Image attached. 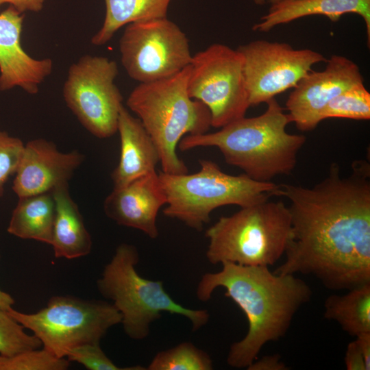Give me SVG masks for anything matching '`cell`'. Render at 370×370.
<instances>
[{
    "instance_id": "cell-1",
    "label": "cell",
    "mask_w": 370,
    "mask_h": 370,
    "mask_svg": "<svg viewBox=\"0 0 370 370\" xmlns=\"http://www.w3.org/2000/svg\"><path fill=\"white\" fill-rule=\"evenodd\" d=\"M370 167L364 160L343 177L332 163L311 188L279 184L275 196L291 203L292 236L273 271L301 273L340 291L370 283Z\"/></svg>"
},
{
    "instance_id": "cell-34",
    "label": "cell",
    "mask_w": 370,
    "mask_h": 370,
    "mask_svg": "<svg viewBox=\"0 0 370 370\" xmlns=\"http://www.w3.org/2000/svg\"><path fill=\"white\" fill-rule=\"evenodd\" d=\"M269 0H253L254 3L256 5H264L266 3H268Z\"/></svg>"
},
{
    "instance_id": "cell-35",
    "label": "cell",
    "mask_w": 370,
    "mask_h": 370,
    "mask_svg": "<svg viewBox=\"0 0 370 370\" xmlns=\"http://www.w3.org/2000/svg\"><path fill=\"white\" fill-rule=\"evenodd\" d=\"M282 1H284V0H269L268 3H269L271 4H273V3H275Z\"/></svg>"
},
{
    "instance_id": "cell-33",
    "label": "cell",
    "mask_w": 370,
    "mask_h": 370,
    "mask_svg": "<svg viewBox=\"0 0 370 370\" xmlns=\"http://www.w3.org/2000/svg\"><path fill=\"white\" fill-rule=\"evenodd\" d=\"M14 304V299L12 297L0 289V308L8 310Z\"/></svg>"
},
{
    "instance_id": "cell-13",
    "label": "cell",
    "mask_w": 370,
    "mask_h": 370,
    "mask_svg": "<svg viewBox=\"0 0 370 370\" xmlns=\"http://www.w3.org/2000/svg\"><path fill=\"white\" fill-rule=\"evenodd\" d=\"M323 71H310L293 88L286 109L291 122L302 132L313 130L322 121L321 113L337 95L364 82L356 63L347 57L333 55Z\"/></svg>"
},
{
    "instance_id": "cell-9",
    "label": "cell",
    "mask_w": 370,
    "mask_h": 370,
    "mask_svg": "<svg viewBox=\"0 0 370 370\" xmlns=\"http://www.w3.org/2000/svg\"><path fill=\"white\" fill-rule=\"evenodd\" d=\"M187 90L208 108L211 127L221 128L245 116L250 105L241 52L214 43L193 55Z\"/></svg>"
},
{
    "instance_id": "cell-8",
    "label": "cell",
    "mask_w": 370,
    "mask_h": 370,
    "mask_svg": "<svg viewBox=\"0 0 370 370\" xmlns=\"http://www.w3.org/2000/svg\"><path fill=\"white\" fill-rule=\"evenodd\" d=\"M7 311L33 332L42 348L60 358L75 347L100 344L108 330L121 322V314L112 304L70 295L51 297L45 308L34 313L12 307Z\"/></svg>"
},
{
    "instance_id": "cell-12",
    "label": "cell",
    "mask_w": 370,
    "mask_h": 370,
    "mask_svg": "<svg viewBox=\"0 0 370 370\" xmlns=\"http://www.w3.org/2000/svg\"><path fill=\"white\" fill-rule=\"evenodd\" d=\"M237 50L243 57L250 106L293 88L313 65L327 60L312 49H295L288 43L264 40L251 41Z\"/></svg>"
},
{
    "instance_id": "cell-11",
    "label": "cell",
    "mask_w": 370,
    "mask_h": 370,
    "mask_svg": "<svg viewBox=\"0 0 370 370\" xmlns=\"http://www.w3.org/2000/svg\"><path fill=\"white\" fill-rule=\"evenodd\" d=\"M119 50L127 75L139 83L171 77L188 66L193 56L186 35L167 17L125 25Z\"/></svg>"
},
{
    "instance_id": "cell-30",
    "label": "cell",
    "mask_w": 370,
    "mask_h": 370,
    "mask_svg": "<svg viewBox=\"0 0 370 370\" xmlns=\"http://www.w3.org/2000/svg\"><path fill=\"white\" fill-rule=\"evenodd\" d=\"M248 370H286V365L281 360L280 355L265 356L260 360L256 359L248 367Z\"/></svg>"
},
{
    "instance_id": "cell-4",
    "label": "cell",
    "mask_w": 370,
    "mask_h": 370,
    "mask_svg": "<svg viewBox=\"0 0 370 370\" xmlns=\"http://www.w3.org/2000/svg\"><path fill=\"white\" fill-rule=\"evenodd\" d=\"M188 73L189 65L171 77L139 83L126 101L156 144L166 173H188L177 154L179 142L186 135L206 133L211 127L208 108L188 93Z\"/></svg>"
},
{
    "instance_id": "cell-16",
    "label": "cell",
    "mask_w": 370,
    "mask_h": 370,
    "mask_svg": "<svg viewBox=\"0 0 370 370\" xmlns=\"http://www.w3.org/2000/svg\"><path fill=\"white\" fill-rule=\"evenodd\" d=\"M166 204L159 175L154 171L123 186L114 187L104 201L103 210L117 224L156 238L159 235L157 217Z\"/></svg>"
},
{
    "instance_id": "cell-32",
    "label": "cell",
    "mask_w": 370,
    "mask_h": 370,
    "mask_svg": "<svg viewBox=\"0 0 370 370\" xmlns=\"http://www.w3.org/2000/svg\"><path fill=\"white\" fill-rule=\"evenodd\" d=\"M356 341L362 353L367 370L370 369V332L356 336Z\"/></svg>"
},
{
    "instance_id": "cell-29",
    "label": "cell",
    "mask_w": 370,
    "mask_h": 370,
    "mask_svg": "<svg viewBox=\"0 0 370 370\" xmlns=\"http://www.w3.org/2000/svg\"><path fill=\"white\" fill-rule=\"evenodd\" d=\"M344 361L347 370H367L364 358L356 340L347 345Z\"/></svg>"
},
{
    "instance_id": "cell-23",
    "label": "cell",
    "mask_w": 370,
    "mask_h": 370,
    "mask_svg": "<svg viewBox=\"0 0 370 370\" xmlns=\"http://www.w3.org/2000/svg\"><path fill=\"white\" fill-rule=\"evenodd\" d=\"M147 370H212L213 362L208 353L190 342H183L156 354Z\"/></svg>"
},
{
    "instance_id": "cell-2",
    "label": "cell",
    "mask_w": 370,
    "mask_h": 370,
    "mask_svg": "<svg viewBox=\"0 0 370 370\" xmlns=\"http://www.w3.org/2000/svg\"><path fill=\"white\" fill-rule=\"evenodd\" d=\"M216 273L202 275L196 289L201 301H208L217 288L243 311L248 323L245 337L231 345L227 363L247 367L269 342L277 341L288 330L300 308L312 297L306 282L293 274H277L268 267L223 263Z\"/></svg>"
},
{
    "instance_id": "cell-31",
    "label": "cell",
    "mask_w": 370,
    "mask_h": 370,
    "mask_svg": "<svg viewBox=\"0 0 370 370\" xmlns=\"http://www.w3.org/2000/svg\"><path fill=\"white\" fill-rule=\"evenodd\" d=\"M45 0H0V6L5 3L12 5L19 12L26 11L39 12L44 5Z\"/></svg>"
},
{
    "instance_id": "cell-10",
    "label": "cell",
    "mask_w": 370,
    "mask_h": 370,
    "mask_svg": "<svg viewBox=\"0 0 370 370\" xmlns=\"http://www.w3.org/2000/svg\"><path fill=\"white\" fill-rule=\"evenodd\" d=\"M116 62L103 56L84 55L72 64L64 83V99L81 124L99 138L117 132L123 97L114 83Z\"/></svg>"
},
{
    "instance_id": "cell-7",
    "label": "cell",
    "mask_w": 370,
    "mask_h": 370,
    "mask_svg": "<svg viewBox=\"0 0 370 370\" xmlns=\"http://www.w3.org/2000/svg\"><path fill=\"white\" fill-rule=\"evenodd\" d=\"M200 169L193 174L159 173L166 198L164 214L201 231L210 221L211 212L219 207L241 208L265 201L275 196L279 184L258 182L243 173H224L213 161L199 160Z\"/></svg>"
},
{
    "instance_id": "cell-20",
    "label": "cell",
    "mask_w": 370,
    "mask_h": 370,
    "mask_svg": "<svg viewBox=\"0 0 370 370\" xmlns=\"http://www.w3.org/2000/svg\"><path fill=\"white\" fill-rule=\"evenodd\" d=\"M55 216L56 202L52 193L19 197L7 230L20 238L50 245Z\"/></svg>"
},
{
    "instance_id": "cell-25",
    "label": "cell",
    "mask_w": 370,
    "mask_h": 370,
    "mask_svg": "<svg viewBox=\"0 0 370 370\" xmlns=\"http://www.w3.org/2000/svg\"><path fill=\"white\" fill-rule=\"evenodd\" d=\"M24 327L7 310L0 308V355L11 356L39 349L40 341L34 334H27Z\"/></svg>"
},
{
    "instance_id": "cell-21",
    "label": "cell",
    "mask_w": 370,
    "mask_h": 370,
    "mask_svg": "<svg viewBox=\"0 0 370 370\" xmlns=\"http://www.w3.org/2000/svg\"><path fill=\"white\" fill-rule=\"evenodd\" d=\"M106 15L91 43L105 45L123 26L132 23L166 18L171 0H104Z\"/></svg>"
},
{
    "instance_id": "cell-19",
    "label": "cell",
    "mask_w": 370,
    "mask_h": 370,
    "mask_svg": "<svg viewBox=\"0 0 370 370\" xmlns=\"http://www.w3.org/2000/svg\"><path fill=\"white\" fill-rule=\"evenodd\" d=\"M51 193L56 202V216L50 245L55 256L74 259L88 255L92 246L91 236L70 195L68 185Z\"/></svg>"
},
{
    "instance_id": "cell-15",
    "label": "cell",
    "mask_w": 370,
    "mask_h": 370,
    "mask_svg": "<svg viewBox=\"0 0 370 370\" xmlns=\"http://www.w3.org/2000/svg\"><path fill=\"white\" fill-rule=\"evenodd\" d=\"M23 18L24 15L12 5L0 13V90L18 86L34 95L51 74L53 62L50 58H33L23 50L21 44Z\"/></svg>"
},
{
    "instance_id": "cell-27",
    "label": "cell",
    "mask_w": 370,
    "mask_h": 370,
    "mask_svg": "<svg viewBox=\"0 0 370 370\" xmlns=\"http://www.w3.org/2000/svg\"><path fill=\"white\" fill-rule=\"evenodd\" d=\"M100 344H84L71 349L66 354L69 362H77L89 370H145L136 365L120 367L116 365L100 347Z\"/></svg>"
},
{
    "instance_id": "cell-18",
    "label": "cell",
    "mask_w": 370,
    "mask_h": 370,
    "mask_svg": "<svg viewBox=\"0 0 370 370\" xmlns=\"http://www.w3.org/2000/svg\"><path fill=\"white\" fill-rule=\"evenodd\" d=\"M252 29L267 32L277 25L311 15H323L332 22L346 14L360 16L365 23L368 46L370 42V0H284L273 4Z\"/></svg>"
},
{
    "instance_id": "cell-26",
    "label": "cell",
    "mask_w": 370,
    "mask_h": 370,
    "mask_svg": "<svg viewBox=\"0 0 370 370\" xmlns=\"http://www.w3.org/2000/svg\"><path fill=\"white\" fill-rule=\"evenodd\" d=\"M69 365L65 358H58L44 348L11 356L0 355V370H65Z\"/></svg>"
},
{
    "instance_id": "cell-22",
    "label": "cell",
    "mask_w": 370,
    "mask_h": 370,
    "mask_svg": "<svg viewBox=\"0 0 370 370\" xmlns=\"http://www.w3.org/2000/svg\"><path fill=\"white\" fill-rule=\"evenodd\" d=\"M323 315L352 336L370 332V283L349 289L343 295L328 296Z\"/></svg>"
},
{
    "instance_id": "cell-6",
    "label": "cell",
    "mask_w": 370,
    "mask_h": 370,
    "mask_svg": "<svg viewBox=\"0 0 370 370\" xmlns=\"http://www.w3.org/2000/svg\"><path fill=\"white\" fill-rule=\"evenodd\" d=\"M210 264L270 267L284 256L292 236L288 207L269 199L223 216L206 232Z\"/></svg>"
},
{
    "instance_id": "cell-24",
    "label": "cell",
    "mask_w": 370,
    "mask_h": 370,
    "mask_svg": "<svg viewBox=\"0 0 370 370\" xmlns=\"http://www.w3.org/2000/svg\"><path fill=\"white\" fill-rule=\"evenodd\" d=\"M331 118L370 119V93L363 82L344 90L326 106L321 120Z\"/></svg>"
},
{
    "instance_id": "cell-3",
    "label": "cell",
    "mask_w": 370,
    "mask_h": 370,
    "mask_svg": "<svg viewBox=\"0 0 370 370\" xmlns=\"http://www.w3.org/2000/svg\"><path fill=\"white\" fill-rule=\"evenodd\" d=\"M266 103L259 116L242 117L214 132L186 135L177 147L183 151L217 147L228 164L256 181L271 182L276 176L290 175L306 138L286 132L291 120L275 98Z\"/></svg>"
},
{
    "instance_id": "cell-5",
    "label": "cell",
    "mask_w": 370,
    "mask_h": 370,
    "mask_svg": "<svg viewBox=\"0 0 370 370\" xmlns=\"http://www.w3.org/2000/svg\"><path fill=\"white\" fill-rule=\"evenodd\" d=\"M139 261L136 247L119 245L97 282L101 295L111 301L121 314L125 334L133 340L146 338L150 325L162 312L186 318L196 331L206 325L210 314L206 310L190 309L176 302L166 291L163 282L142 277L136 268Z\"/></svg>"
},
{
    "instance_id": "cell-28",
    "label": "cell",
    "mask_w": 370,
    "mask_h": 370,
    "mask_svg": "<svg viewBox=\"0 0 370 370\" xmlns=\"http://www.w3.org/2000/svg\"><path fill=\"white\" fill-rule=\"evenodd\" d=\"M24 146L21 139L0 131V197L6 181L18 169Z\"/></svg>"
},
{
    "instance_id": "cell-17",
    "label": "cell",
    "mask_w": 370,
    "mask_h": 370,
    "mask_svg": "<svg viewBox=\"0 0 370 370\" xmlns=\"http://www.w3.org/2000/svg\"><path fill=\"white\" fill-rule=\"evenodd\" d=\"M117 132L121 153L119 164L112 173L115 188L156 171V164L160 161L158 149L142 123L124 106L120 110Z\"/></svg>"
},
{
    "instance_id": "cell-14",
    "label": "cell",
    "mask_w": 370,
    "mask_h": 370,
    "mask_svg": "<svg viewBox=\"0 0 370 370\" xmlns=\"http://www.w3.org/2000/svg\"><path fill=\"white\" fill-rule=\"evenodd\" d=\"M84 159L79 151L62 152L53 143L45 139L29 140L24 146L12 190L18 198L51 193L69 185Z\"/></svg>"
}]
</instances>
